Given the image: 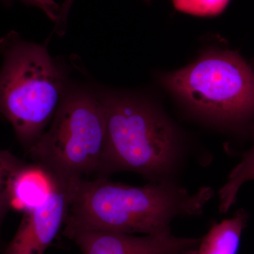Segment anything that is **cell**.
<instances>
[{
	"label": "cell",
	"instance_id": "6da1fadb",
	"mask_svg": "<svg viewBox=\"0 0 254 254\" xmlns=\"http://www.w3.org/2000/svg\"><path fill=\"white\" fill-rule=\"evenodd\" d=\"M70 190L64 229L128 235L170 233L174 218L199 215L213 195L210 187L190 193L168 180L133 187L107 177L73 182Z\"/></svg>",
	"mask_w": 254,
	"mask_h": 254
},
{
	"label": "cell",
	"instance_id": "7a4b0ae2",
	"mask_svg": "<svg viewBox=\"0 0 254 254\" xmlns=\"http://www.w3.org/2000/svg\"><path fill=\"white\" fill-rule=\"evenodd\" d=\"M0 115L28 151L46 131L71 83L65 62L46 45L11 31L0 39Z\"/></svg>",
	"mask_w": 254,
	"mask_h": 254
},
{
	"label": "cell",
	"instance_id": "3957f363",
	"mask_svg": "<svg viewBox=\"0 0 254 254\" xmlns=\"http://www.w3.org/2000/svg\"><path fill=\"white\" fill-rule=\"evenodd\" d=\"M105 140L104 109L98 90L71 81L49 128L27 153L57 181L71 184L100 176Z\"/></svg>",
	"mask_w": 254,
	"mask_h": 254
},
{
	"label": "cell",
	"instance_id": "277c9868",
	"mask_svg": "<svg viewBox=\"0 0 254 254\" xmlns=\"http://www.w3.org/2000/svg\"><path fill=\"white\" fill-rule=\"evenodd\" d=\"M98 90L104 109L106 140L99 177L117 172L164 181L178 157L176 132L146 102Z\"/></svg>",
	"mask_w": 254,
	"mask_h": 254
},
{
	"label": "cell",
	"instance_id": "5b68a950",
	"mask_svg": "<svg viewBox=\"0 0 254 254\" xmlns=\"http://www.w3.org/2000/svg\"><path fill=\"white\" fill-rule=\"evenodd\" d=\"M163 81L174 94L208 118L239 123L254 116V72L235 52H209Z\"/></svg>",
	"mask_w": 254,
	"mask_h": 254
},
{
	"label": "cell",
	"instance_id": "8992f818",
	"mask_svg": "<svg viewBox=\"0 0 254 254\" xmlns=\"http://www.w3.org/2000/svg\"><path fill=\"white\" fill-rule=\"evenodd\" d=\"M83 254H197L201 239L172 235L134 236L120 232L64 229Z\"/></svg>",
	"mask_w": 254,
	"mask_h": 254
},
{
	"label": "cell",
	"instance_id": "52a82bcc",
	"mask_svg": "<svg viewBox=\"0 0 254 254\" xmlns=\"http://www.w3.org/2000/svg\"><path fill=\"white\" fill-rule=\"evenodd\" d=\"M70 185L55 180V186L41 205L25 212L4 254H45L64 225L70 201Z\"/></svg>",
	"mask_w": 254,
	"mask_h": 254
},
{
	"label": "cell",
	"instance_id": "ba28073f",
	"mask_svg": "<svg viewBox=\"0 0 254 254\" xmlns=\"http://www.w3.org/2000/svg\"><path fill=\"white\" fill-rule=\"evenodd\" d=\"M55 186L54 177L39 164L26 163L13 181L11 209L26 212L41 205Z\"/></svg>",
	"mask_w": 254,
	"mask_h": 254
},
{
	"label": "cell",
	"instance_id": "9c48e42d",
	"mask_svg": "<svg viewBox=\"0 0 254 254\" xmlns=\"http://www.w3.org/2000/svg\"><path fill=\"white\" fill-rule=\"evenodd\" d=\"M247 220V213L240 210L232 218L215 224L201 239L197 254H237Z\"/></svg>",
	"mask_w": 254,
	"mask_h": 254
},
{
	"label": "cell",
	"instance_id": "30bf717a",
	"mask_svg": "<svg viewBox=\"0 0 254 254\" xmlns=\"http://www.w3.org/2000/svg\"><path fill=\"white\" fill-rule=\"evenodd\" d=\"M252 180H254V145L232 170L226 184L219 190L220 211L227 212L236 201L241 187Z\"/></svg>",
	"mask_w": 254,
	"mask_h": 254
},
{
	"label": "cell",
	"instance_id": "8fae6325",
	"mask_svg": "<svg viewBox=\"0 0 254 254\" xmlns=\"http://www.w3.org/2000/svg\"><path fill=\"white\" fill-rule=\"evenodd\" d=\"M26 164L11 152L0 150V227L11 209V190L14 177Z\"/></svg>",
	"mask_w": 254,
	"mask_h": 254
},
{
	"label": "cell",
	"instance_id": "7c38bea8",
	"mask_svg": "<svg viewBox=\"0 0 254 254\" xmlns=\"http://www.w3.org/2000/svg\"><path fill=\"white\" fill-rule=\"evenodd\" d=\"M230 0H173L179 11L198 16H213L225 10Z\"/></svg>",
	"mask_w": 254,
	"mask_h": 254
},
{
	"label": "cell",
	"instance_id": "4fadbf2b",
	"mask_svg": "<svg viewBox=\"0 0 254 254\" xmlns=\"http://www.w3.org/2000/svg\"><path fill=\"white\" fill-rule=\"evenodd\" d=\"M5 4H11L15 1H21L28 6H35L43 11L49 18L54 17L58 9L59 4L55 0H0Z\"/></svg>",
	"mask_w": 254,
	"mask_h": 254
},
{
	"label": "cell",
	"instance_id": "5bb4252c",
	"mask_svg": "<svg viewBox=\"0 0 254 254\" xmlns=\"http://www.w3.org/2000/svg\"><path fill=\"white\" fill-rule=\"evenodd\" d=\"M74 0H64L61 7H60V11L59 17L57 21L56 28L60 31H65L66 30V21L68 14H69L70 10L73 4Z\"/></svg>",
	"mask_w": 254,
	"mask_h": 254
},
{
	"label": "cell",
	"instance_id": "9a60e30c",
	"mask_svg": "<svg viewBox=\"0 0 254 254\" xmlns=\"http://www.w3.org/2000/svg\"><path fill=\"white\" fill-rule=\"evenodd\" d=\"M146 1H150V0H146Z\"/></svg>",
	"mask_w": 254,
	"mask_h": 254
}]
</instances>
